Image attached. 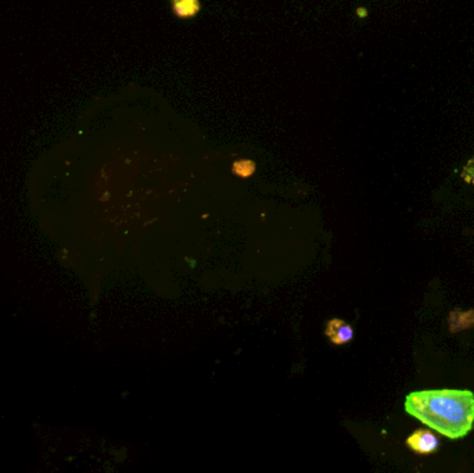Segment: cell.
Returning a JSON list of instances; mask_svg holds the SVG:
<instances>
[{"mask_svg": "<svg viewBox=\"0 0 474 473\" xmlns=\"http://www.w3.org/2000/svg\"><path fill=\"white\" fill-rule=\"evenodd\" d=\"M405 410L430 429L458 440L473 428L474 394L467 390L415 391L407 397Z\"/></svg>", "mask_w": 474, "mask_h": 473, "instance_id": "obj_1", "label": "cell"}, {"mask_svg": "<svg viewBox=\"0 0 474 473\" xmlns=\"http://www.w3.org/2000/svg\"><path fill=\"white\" fill-rule=\"evenodd\" d=\"M408 447L420 455H429L438 450V437L429 429H419L407 439Z\"/></svg>", "mask_w": 474, "mask_h": 473, "instance_id": "obj_2", "label": "cell"}, {"mask_svg": "<svg viewBox=\"0 0 474 473\" xmlns=\"http://www.w3.org/2000/svg\"><path fill=\"white\" fill-rule=\"evenodd\" d=\"M325 335L329 340L336 346H343L350 343L354 339V329L351 325L344 322L343 320H332L328 322Z\"/></svg>", "mask_w": 474, "mask_h": 473, "instance_id": "obj_3", "label": "cell"}, {"mask_svg": "<svg viewBox=\"0 0 474 473\" xmlns=\"http://www.w3.org/2000/svg\"><path fill=\"white\" fill-rule=\"evenodd\" d=\"M474 327V311L455 309L449 314V328L452 332H459Z\"/></svg>", "mask_w": 474, "mask_h": 473, "instance_id": "obj_4", "label": "cell"}, {"mask_svg": "<svg viewBox=\"0 0 474 473\" xmlns=\"http://www.w3.org/2000/svg\"><path fill=\"white\" fill-rule=\"evenodd\" d=\"M175 10L182 17L194 16L199 10V3L197 0H175Z\"/></svg>", "mask_w": 474, "mask_h": 473, "instance_id": "obj_5", "label": "cell"}, {"mask_svg": "<svg viewBox=\"0 0 474 473\" xmlns=\"http://www.w3.org/2000/svg\"><path fill=\"white\" fill-rule=\"evenodd\" d=\"M256 171V164L253 162H247V160H243V162H239V163H234L233 166V173L236 175H239L242 178H249L254 174Z\"/></svg>", "mask_w": 474, "mask_h": 473, "instance_id": "obj_6", "label": "cell"}, {"mask_svg": "<svg viewBox=\"0 0 474 473\" xmlns=\"http://www.w3.org/2000/svg\"><path fill=\"white\" fill-rule=\"evenodd\" d=\"M464 178L469 181V182H473L474 184V157H473V160L469 163L466 171H464Z\"/></svg>", "mask_w": 474, "mask_h": 473, "instance_id": "obj_7", "label": "cell"}]
</instances>
